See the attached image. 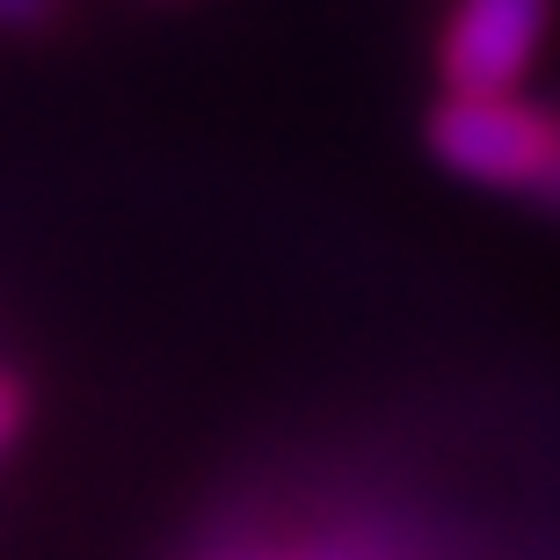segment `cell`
<instances>
[{"mask_svg": "<svg viewBox=\"0 0 560 560\" xmlns=\"http://www.w3.org/2000/svg\"><path fill=\"white\" fill-rule=\"evenodd\" d=\"M430 145L466 183L546 197L560 167V109H539L524 95H444V109L430 117Z\"/></svg>", "mask_w": 560, "mask_h": 560, "instance_id": "obj_1", "label": "cell"}, {"mask_svg": "<svg viewBox=\"0 0 560 560\" xmlns=\"http://www.w3.org/2000/svg\"><path fill=\"white\" fill-rule=\"evenodd\" d=\"M553 22V0H458L444 22V81L452 95H517Z\"/></svg>", "mask_w": 560, "mask_h": 560, "instance_id": "obj_2", "label": "cell"}, {"mask_svg": "<svg viewBox=\"0 0 560 560\" xmlns=\"http://www.w3.org/2000/svg\"><path fill=\"white\" fill-rule=\"evenodd\" d=\"M51 0H0V22H44Z\"/></svg>", "mask_w": 560, "mask_h": 560, "instance_id": "obj_3", "label": "cell"}, {"mask_svg": "<svg viewBox=\"0 0 560 560\" xmlns=\"http://www.w3.org/2000/svg\"><path fill=\"white\" fill-rule=\"evenodd\" d=\"M546 205H553V211H560V167H553V183H546Z\"/></svg>", "mask_w": 560, "mask_h": 560, "instance_id": "obj_4", "label": "cell"}]
</instances>
